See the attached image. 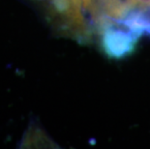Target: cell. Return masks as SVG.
I'll return each mask as SVG.
<instances>
[{"label":"cell","instance_id":"6da1fadb","mask_svg":"<svg viewBox=\"0 0 150 149\" xmlns=\"http://www.w3.org/2000/svg\"><path fill=\"white\" fill-rule=\"evenodd\" d=\"M140 34L125 20H117V18H110L101 23V45L104 52L112 59L130 55L135 50Z\"/></svg>","mask_w":150,"mask_h":149},{"label":"cell","instance_id":"7a4b0ae2","mask_svg":"<svg viewBox=\"0 0 150 149\" xmlns=\"http://www.w3.org/2000/svg\"><path fill=\"white\" fill-rule=\"evenodd\" d=\"M135 3L137 6H140V7H149L150 6V0H135Z\"/></svg>","mask_w":150,"mask_h":149}]
</instances>
